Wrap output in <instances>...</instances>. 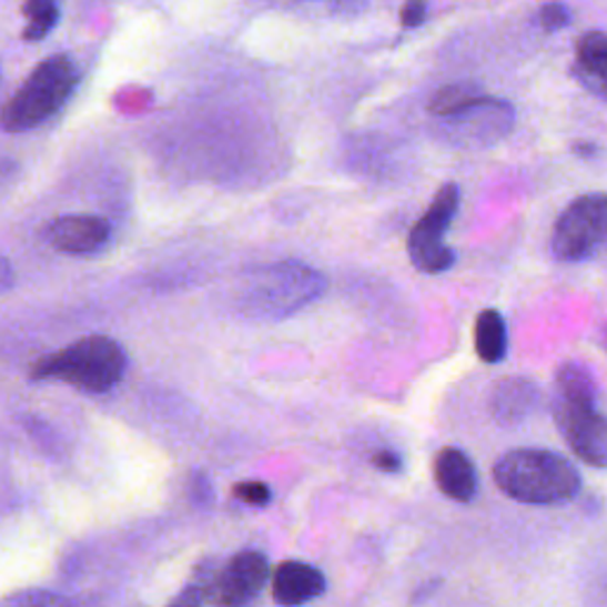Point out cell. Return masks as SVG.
Here are the masks:
<instances>
[{
    "instance_id": "16",
    "label": "cell",
    "mask_w": 607,
    "mask_h": 607,
    "mask_svg": "<svg viewBox=\"0 0 607 607\" xmlns=\"http://www.w3.org/2000/svg\"><path fill=\"white\" fill-rule=\"evenodd\" d=\"M475 350L484 363H500L508 352L506 321L496 308H484L475 321Z\"/></svg>"
},
{
    "instance_id": "22",
    "label": "cell",
    "mask_w": 607,
    "mask_h": 607,
    "mask_svg": "<svg viewBox=\"0 0 607 607\" xmlns=\"http://www.w3.org/2000/svg\"><path fill=\"white\" fill-rule=\"evenodd\" d=\"M204 603H206V591L200 584L190 579V584L181 594H176V598H173L166 607H204Z\"/></svg>"
},
{
    "instance_id": "24",
    "label": "cell",
    "mask_w": 607,
    "mask_h": 607,
    "mask_svg": "<svg viewBox=\"0 0 607 607\" xmlns=\"http://www.w3.org/2000/svg\"><path fill=\"white\" fill-rule=\"evenodd\" d=\"M425 12H427V6L425 3H406L402 8V24L406 29H415L421 27L425 22Z\"/></svg>"
},
{
    "instance_id": "4",
    "label": "cell",
    "mask_w": 607,
    "mask_h": 607,
    "mask_svg": "<svg viewBox=\"0 0 607 607\" xmlns=\"http://www.w3.org/2000/svg\"><path fill=\"white\" fill-rule=\"evenodd\" d=\"M77 83L79 67L72 58L53 55L43 60L6 105L3 117H0V127L12 133L41 127L43 121H48L67 105Z\"/></svg>"
},
{
    "instance_id": "12",
    "label": "cell",
    "mask_w": 607,
    "mask_h": 607,
    "mask_svg": "<svg viewBox=\"0 0 607 607\" xmlns=\"http://www.w3.org/2000/svg\"><path fill=\"white\" fill-rule=\"evenodd\" d=\"M542 404V390L527 377H503L492 390L489 408L500 425H519Z\"/></svg>"
},
{
    "instance_id": "26",
    "label": "cell",
    "mask_w": 607,
    "mask_h": 607,
    "mask_svg": "<svg viewBox=\"0 0 607 607\" xmlns=\"http://www.w3.org/2000/svg\"><path fill=\"white\" fill-rule=\"evenodd\" d=\"M575 152L581 154V158H594L596 145H591V143H575Z\"/></svg>"
},
{
    "instance_id": "19",
    "label": "cell",
    "mask_w": 607,
    "mask_h": 607,
    "mask_svg": "<svg viewBox=\"0 0 607 607\" xmlns=\"http://www.w3.org/2000/svg\"><path fill=\"white\" fill-rule=\"evenodd\" d=\"M0 607H72V603L43 588H24L0 598Z\"/></svg>"
},
{
    "instance_id": "23",
    "label": "cell",
    "mask_w": 607,
    "mask_h": 607,
    "mask_svg": "<svg viewBox=\"0 0 607 607\" xmlns=\"http://www.w3.org/2000/svg\"><path fill=\"white\" fill-rule=\"evenodd\" d=\"M373 465L377 467V471H383V473H398L404 467V461L402 456L396 454V451H390V448H383V451H377V454L373 456Z\"/></svg>"
},
{
    "instance_id": "9",
    "label": "cell",
    "mask_w": 607,
    "mask_h": 607,
    "mask_svg": "<svg viewBox=\"0 0 607 607\" xmlns=\"http://www.w3.org/2000/svg\"><path fill=\"white\" fill-rule=\"evenodd\" d=\"M269 579V560L259 550H242L216 567L210 586V600L216 607H245L262 591Z\"/></svg>"
},
{
    "instance_id": "5",
    "label": "cell",
    "mask_w": 607,
    "mask_h": 607,
    "mask_svg": "<svg viewBox=\"0 0 607 607\" xmlns=\"http://www.w3.org/2000/svg\"><path fill=\"white\" fill-rule=\"evenodd\" d=\"M607 247V195H581L555 221L550 252L558 262L579 264Z\"/></svg>"
},
{
    "instance_id": "25",
    "label": "cell",
    "mask_w": 607,
    "mask_h": 607,
    "mask_svg": "<svg viewBox=\"0 0 607 607\" xmlns=\"http://www.w3.org/2000/svg\"><path fill=\"white\" fill-rule=\"evenodd\" d=\"M193 500L198 503V506H206V503L212 500L210 479H206L204 475H195L193 477Z\"/></svg>"
},
{
    "instance_id": "21",
    "label": "cell",
    "mask_w": 607,
    "mask_h": 607,
    "mask_svg": "<svg viewBox=\"0 0 607 607\" xmlns=\"http://www.w3.org/2000/svg\"><path fill=\"white\" fill-rule=\"evenodd\" d=\"M536 20H539L544 31H560V29L569 27L571 12L560 3H548L539 10V17H536Z\"/></svg>"
},
{
    "instance_id": "10",
    "label": "cell",
    "mask_w": 607,
    "mask_h": 607,
    "mask_svg": "<svg viewBox=\"0 0 607 607\" xmlns=\"http://www.w3.org/2000/svg\"><path fill=\"white\" fill-rule=\"evenodd\" d=\"M45 240L64 254H91L110 240V223L91 214L60 216L45 225Z\"/></svg>"
},
{
    "instance_id": "2",
    "label": "cell",
    "mask_w": 607,
    "mask_h": 607,
    "mask_svg": "<svg viewBox=\"0 0 607 607\" xmlns=\"http://www.w3.org/2000/svg\"><path fill=\"white\" fill-rule=\"evenodd\" d=\"M325 292V277L302 262H277L247 273L237 292V308L259 321L297 314Z\"/></svg>"
},
{
    "instance_id": "8",
    "label": "cell",
    "mask_w": 607,
    "mask_h": 607,
    "mask_svg": "<svg viewBox=\"0 0 607 607\" xmlns=\"http://www.w3.org/2000/svg\"><path fill=\"white\" fill-rule=\"evenodd\" d=\"M550 411L555 425L565 437L567 446L584 463L607 467V418L596 406L569 404L558 394L553 396Z\"/></svg>"
},
{
    "instance_id": "20",
    "label": "cell",
    "mask_w": 607,
    "mask_h": 607,
    "mask_svg": "<svg viewBox=\"0 0 607 607\" xmlns=\"http://www.w3.org/2000/svg\"><path fill=\"white\" fill-rule=\"evenodd\" d=\"M235 496L242 503H247V506H256V508L269 506L271 498H273L269 484H264V482H242L235 487Z\"/></svg>"
},
{
    "instance_id": "18",
    "label": "cell",
    "mask_w": 607,
    "mask_h": 607,
    "mask_svg": "<svg viewBox=\"0 0 607 607\" xmlns=\"http://www.w3.org/2000/svg\"><path fill=\"white\" fill-rule=\"evenodd\" d=\"M27 14V29H24V39L27 41H41L45 33L53 31V27L60 20V8L48 3V0H33V3L24 6Z\"/></svg>"
},
{
    "instance_id": "13",
    "label": "cell",
    "mask_w": 607,
    "mask_h": 607,
    "mask_svg": "<svg viewBox=\"0 0 607 607\" xmlns=\"http://www.w3.org/2000/svg\"><path fill=\"white\" fill-rule=\"evenodd\" d=\"M435 482L446 498L458 503H471L479 489L477 471L471 456L456 446H446L437 454Z\"/></svg>"
},
{
    "instance_id": "27",
    "label": "cell",
    "mask_w": 607,
    "mask_h": 607,
    "mask_svg": "<svg viewBox=\"0 0 607 607\" xmlns=\"http://www.w3.org/2000/svg\"><path fill=\"white\" fill-rule=\"evenodd\" d=\"M600 344H603V350L607 352V323L600 327Z\"/></svg>"
},
{
    "instance_id": "11",
    "label": "cell",
    "mask_w": 607,
    "mask_h": 607,
    "mask_svg": "<svg viewBox=\"0 0 607 607\" xmlns=\"http://www.w3.org/2000/svg\"><path fill=\"white\" fill-rule=\"evenodd\" d=\"M325 591L323 571L300 560L281 563L273 571V598L281 607H302Z\"/></svg>"
},
{
    "instance_id": "17",
    "label": "cell",
    "mask_w": 607,
    "mask_h": 607,
    "mask_svg": "<svg viewBox=\"0 0 607 607\" xmlns=\"http://www.w3.org/2000/svg\"><path fill=\"white\" fill-rule=\"evenodd\" d=\"M479 95H484V91H482V85L475 83V81L446 83V85H442V89L435 95H432L427 110H429L432 117L439 119V117H446L448 112H454V110L467 105V102L479 98Z\"/></svg>"
},
{
    "instance_id": "7",
    "label": "cell",
    "mask_w": 607,
    "mask_h": 607,
    "mask_svg": "<svg viewBox=\"0 0 607 607\" xmlns=\"http://www.w3.org/2000/svg\"><path fill=\"white\" fill-rule=\"evenodd\" d=\"M461 206V190L456 183L442 185L435 200L429 202L427 212L413 225L408 235V256L421 273L437 275L448 271L456 262L454 250L444 245V235L451 221L456 219Z\"/></svg>"
},
{
    "instance_id": "6",
    "label": "cell",
    "mask_w": 607,
    "mask_h": 607,
    "mask_svg": "<svg viewBox=\"0 0 607 607\" xmlns=\"http://www.w3.org/2000/svg\"><path fill=\"white\" fill-rule=\"evenodd\" d=\"M515 127V110L510 102L479 95L467 105L437 119V133L451 148H489L503 141Z\"/></svg>"
},
{
    "instance_id": "14",
    "label": "cell",
    "mask_w": 607,
    "mask_h": 607,
    "mask_svg": "<svg viewBox=\"0 0 607 607\" xmlns=\"http://www.w3.org/2000/svg\"><path fill=\"white\" fill-rule=\"evenodd\" d=\"M575 77L588 93L607 100V33L588 31L575 45Z\"/></svg>"
},
{
    "instance_id": "3",
    "label": "cell",
    "mask_w": 607,
    "mask_h": 607,
    "mask_svg": "<svg viewBox=\"0 0 607 607\" xmlns=\"http://www.w3.org/2000/svg\"><path fill=\"white\" fill-rule=\"evenodd\" d=\"M127 373V354L119 342L105 335H91L67 350L43 356L33 366L37 380H62L81 392H110Z\"/></svg>"
},
{
    "instance_id": "1",
    "label": "cell",
    "mask_w": 607,
    "mask_h": 607,
    "mask_svg": "<svg viewBox=\"0 0 607 607\" xmlns=\"http://www.w3.org/2000/svg\"><path fill=\"white\" fill-rule=\"evenodd\" d=\"M492 473L503 494L527 506H558L581 489L577 467L546 448H513L496 461Z\"/></svg>"
},
{
    "instance_id": "15",
    "label": "cell",
    "mask_w": 607,
    "mask_h": 607,
    "mask_svg": "<svg viewBox=\"0 0 607 607\" xmlns=\"http://www.w3.org/2000/svg\"><path fill=\"white\" fill-rule=\"evenodd\" d=\"M555 387L560 398L579 406H596L598 402V383L594 373L579 361H565L555 373Z\"/></svg>"
}]
</instances>
